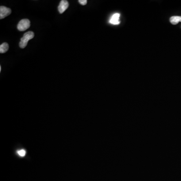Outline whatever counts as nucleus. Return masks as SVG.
I'll return each instance as SVG.
<instances>
[{
	"label": "nucleus",
	"mask_w": 181,
	"mask_h": 181,
	"mask_svg": "<svg viewBox=\"0 0 181 181\" xmlns=\"http://www.w3.org/2000/svg\"><path fill=\"white\" fill-rule=\"evenodd\" d=\"M69 6V4L68 1H66V0L61 1L58 7L59 12L61 14L63 13L68 8Z\"/></svg>",
	"instance_id": "obj_4"
},
{
	"label": "nucleus",
	"mask_w": 181,
	"mask_h": 181,
	"mask_svg": "<svg viewBox=\"0 0 181 181\" xmlns=\"http://www.w3.org/2000/svg\"><path fill=\"white\" fill-rule=\"evenodd\" d=\"M120 16V14H114L112 16L111 19L110 20V23L114 25H118L120 24V21L119 20Z\"/></svg>",
	"instance_id": "obj_5"
},
{
	"label": "nucleus",
	"mask_w": 181,
	"mask_h": 181,
	"mask_svg": "<svg viewBox=\"0 0 181 181\" xmlns=\"http://www.w3.org/2000/svg\"><path fill=\"white\" fill-rule=\"evenodd\" d=\"M9 45L6 42L2 44L0 46V53H4L8 50Z\"/></svg>",
	"instance_id": "obj_6"
},
{
	"label": "nucleus",
	"mask_w": 181,
	"mask_h": 181,
	"mask_svg": "<svg viewBox=\"0 0 181 181\" xmlns=\"http://www.w3.org/2000/svg\"><path fill=\"white\" fill-rule=\"evenodd\" d=\"M30 27V22L27 19H22L19 22L17 25V29L20 31L27 30Z\"/></svg>",
	"instance_id": "obj_2"
},
{
	"label": "nucleus",
	"mask_w": 181,
	"mask_h": 181,
	"mask_svg": "<svg viewBox=\"0 0 181 181\" xmlns=\"http://www.w3.org/2000/svg\"><path fill=\"white\" fill-rule=\"evenodd\" d=\"M34 37V33L32 31H28L25 33L23 37L21 39L20 42L19 43V46L21 48H24L27 46V43L29 41L33 38Z\"/></svg>",
	"instance_id": "obj_1"
},
{
	"label": "nucleus",
	"mask_w": 181,
	"mask_h": 181,
	"mask_svg": "<svg viewBox=\"0 0 181 181\" xmlns=\"http://www.w3.org/2000/svg\"><path fill=\"white\" fill-rule=\"evenodd\" d=\"M170 21L172 24H177L179 22H181V16L171 17L170 19Z\"/></svg>",
	"instance_id": "obj_7"
},
{
	"label": "nucleus",
	"mask_w": 181,
	"mask_h": 181,
	"mask_svg": "<svg viewBox=\"0 0 181 181\" xmlns=\"http://www.w3.org/2000/svg\"><path fill=\"white\" fill-rule=\"evenodd\" d=\"M78 2H79L80 4L83 6L86 5L87 4V1L86 0H79Z\"/></svg>",
	"instance_id": "obj_9"
},
{
	"label": "nucleus",
	"mask_w": 181,
	"mask_h": 181,
	"mask_svg": "<svg viewBox=\"0 0 181 181\" xmlns=\"http://www.w3.org/2000/svg\"><path fill=\"white\" fill-rule=\"evenodd\" d=\"M26 154V151L24 149H21V150L18 151V154H19V156H20V157H24Z\"/></svg>",
	"instance_id": "obj_8"
},
{
	"label": "nucleus",
	"mask_w": 181,
	"mask_h": 181,
	"mask_svg": "<svg viewBox=\"0 0 181 181\" xmlns=\"http://www.w3.org/2000/svg\"><path fill=\"white\" fill-rule=\"evenodd\" d=\"M1 71V66H0V72Z\"/></svg>",
	"instance_id": "obj_10"
},
{
	"label": "nucleus",
	"mask_w": 181,
	"mask_h": 181,
	"mask_svg": "<svg viewBox=\"0 0 181 181\" xmlns=\"http://www.w3.org/2000/svg\"><path fill=\"white\" fill-rule=\"evenodd\" d=\"M11 10L5 6L0 7V19H4L11 14Z\"/></svg>",
	"instance_id": "obj_3"
}]
</instances>
